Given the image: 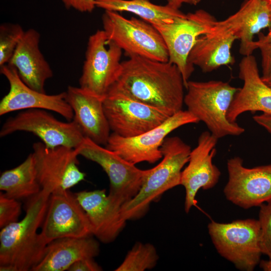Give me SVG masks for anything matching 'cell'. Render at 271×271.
<instances>
[{
	"instance_id": "obj_1",
	"label": "cell",
	"mask_w": 271,
	"mask_h": 271,
	"mask_svg": "<svg viewBox=\"0 0 271 271\" xmlns=\"http://www.w3.org/2000/svg\"><path fill=\"white\" fill-rule=\"evenodd\" d=\"M112 87L172 116L182 110L185 87L178 67L169 61L131 56L122 62Z\"/></svg>"
},
{
	"instance_id": "obj_2",
	"label": "cell",
	"mask_w": 271,
	"mask_h": 271,
	"mask_svg": "<svg viewBox=\"0 0 271 271\" xmlns=\"http://www.w3.org/2000/svg\"><path fill=\"white\" fill-rule=\"evenodd\" d=\"M51 193L42 189L29 199L26 214L0 232V270L28 271L41 261L47 244L40 233Z\"/></svg>"
},
{
	"instance_id": "obj_3",
	"label": "cell",
	"mask_w": 271,
	"mask_h": 271,
	"mask_svg": "<svg viewBox=\"0 0 271 271\" xmlns=\"http://www.w3.org/2000/svg\"><path fill=\"white\" fill-rule=\"evenodd\" d=\"M161 150L162 161L147 170L138 194L121 207V214L126 220L143 217L151 203L167 191L181 185L182 170L189 161L190 146L178 137H167Z\"/></svg>"
},
{
	"instance_id": "obj_4",
	"label": "cell",
	"mask_w": 271,
	"mask_h": 271,
	"mask_svg": "<svg viewBox=\"0 0 271 271\" xmlns=\"http://www.w3.org/2000/svg\"><path fill=\"white\" fill-rule=\"evenodd\" d=\"M184 103L199 121L203 122L216 138L239 136L245 129L237 122H231L227 114L239 88L220 80L189 81Z\"/></svg>"
},
{
	"instance_id": "obj_5",
	"label": "cell",
	"mask_w": 271,
	"mask_h": 271,
	"mask_svg": "<svg viewBox=\"0 0 271 271\" xmlns=\"http://www.w3.org/2000/svg\"><path fill=\"white\" fill-rule=\"evenodd\" d=\"M103 30L108 39L116 44L128 57L140 56L169 61L168 51L158 30L151 24L118 12L105 11L102 16Z\"/></svg>"
},
{
	"instance_id": "obj_6",
	"label": "cell",
	"mask_w": 271,
	"mask_h": 271,
	"mask_svg": "<svg viewBox=\"0 0 271 271\" xmlns=\"http://www.w3.org/2000/svg\"><path fill=\"white\" fill-rule=\"evenodd\" d=\"M209 234L218 253L241 270L252 271L260 261V228L258 220L223 223L211 221Z\"/></svg>"
},
{
	"instance_id": "obj_7",
	"label": "cell",
	"mask_w": 271,
	"mask_h": 271,
	"mask_svg": "<svg viewBox=\"0 0 271 271\" xmlns=\"http://www.w3.org/2000/svg\"><path fill=\"white\" fill-rule=\"evenodd\" d=\"M122 52L108 39L103 29L90 35L79 80V87L104 98L120 73Z\"/></svg>"
},
{
	"instance_id": "obj_8",
	"label": "cell",
	"mask_w": 271,
	"mask_h": 271,
	"mask_svg": "<svg viewBox=\"0 0 271 271\" xmlns=\"http://www.w3.org/2000/svg\"><path fill=\"white\" fill-rule=\"evenodd\" d=\"M217 21L210 13L199 9L155 27L167 46L169 61L176 65L182 75L185 88L194 70L188 62L190 53L197 39L211 32Z\"/></svg>"
},
{
	"instance_id": "obj_9",
	"label": "cell",
	"mask_w": 271,
	"mask_h": 271,
	"mask_svg": "<svg viewBox=\"0 0 271 271\" xmlns=\"http://www.w3.org/2000/svg\"><path fill=\"white\" fill-rule=\"evenodd\" d=\"M110 130L124 138L133 137L162 124L169 117L167 113L136 100L111 87L103 101Z\"/></svg>"
},
{
	"instance_id": "obj_10",
	"label": "cell",
	"mask_w": 271,
	"mask_h": 271,
	"mask_svg": "<svg viewBox=\"0 0 271 271\" xmlns=\"http://www.w3.org/2000/svg\"><path fill=\"white\" fill-rule=\"evenodd\" d=\"M16 131H26L37 136L47 147L77 148L85 137L73 120H59L48 110L30 109L23 110L7 119L1 127L0 137Z\"/></svg>"
},
{
	"instance_id": "obj_11",
	"label": "cell",
	"mask_w": 271,
	"mask_h": 271,
	"mask_svg": "<svg viewBox=\"0 0 271 271\" xmlns=\"http://www.w3.org/2000/svg\"><path fill=\"white\" fill-rule=\"evenodd\" d=\"M79 155L98 164L108 177V194L122 206L139 191L147 170H141L116 153L85 138L77 148Z\"/></svg>"
},
{
	"instance_id": "obj_12",
	"label": "cell",
	"mask_w": 271,
	"mask_h": 271,
	"mask_svg": "<svg viewBox=\"0 0 271 271\" xmlns=\"http://www.w3.org/2000/svg\"><path fill=\"white\" fill-rule=\"evenodd\" d=\"M37 178L42 189L51 194L69 190L85 179L78 167L77 148L47 147L42 142L33 145Z\"/></svg>"
},
{
	"instance_id": "obj_13",
	"label": "cell",
	"mask_w": 271,
	"mask_h": 271,
	"mask_svg": "<svg viewBox=\"0 0 271 271\" xmlns=\"http://www.w3.org/2000/svg\"><path fill=\"white\" fill-rule=\"evenodd\" d=\"M199 122L188 110H181L158 126L136 137L124 138L112 132L105 147L134 165L143 162L153 164L162 158L161 147L169 134L183 125Z\"/></svg>"
},
{
	"instance_id": "obj_14",
	"label": "cell",
	"mask_w": 271,
	"mask_h": 271,
	"mask_svg": "<svg viewBox=\"0 0 271 271\" xmlns=\"http://www.w3.org/2000/svg\"><path fill=\"white\" fill-rule=\"evenodd\" d=\"M227 169L223 192L228 201L245 209L271 201V164L246 168L236 156L227 160Z\"/></svg>"
},
{
	"instance_id": "obj_15",
	"label": "cell",
	"mask_w": 271,
	"mask_h": 271,
	"mask_svg": "<svg viewBox=\"0 0 271 271\" xmlns=\"http://www.w3.org/2000/svg\"><path fill=\"white\" fill-rule=\"evenodd\" d=\"M40 233L47 244L60 238L92 235L89 220L75 194L66 190L51 194Z\"/></svg>"
},
{
	"instance_id": "obj_16",
	"label": "cell",
	"mask_w": 271,
	"mask_h": 271,
	"mask_svg": "<svg viewBox=\"0 0 271 271\" xmlns=\"http://www.w3.org/2000/svg\"><path fill=\"white\" fill-rule=\"evenodd\" d=\"M218 140L209 131L202 132L197 146L191 151L188 165L182 172L181 185L185 189L184 209L187 213L196 205L199 190L211 189L219 181L221 172L212 162Z\"/></svg>"
},
{
	"instance_id": "obj_17",
	"label": "cell",
	"mask_w": 271,
	"mask_h": 271,
	"mask_svg": "<svg viewBox=\"0 0 271 271\" xmlns=\"http://www.w3.org/2000/svg\"><path fill=\"white\" fill-rule=\"evenodd\" d=\"M1 73L8 80L10 89L0 102V115L17 110L42 109L52 111L68 121L73 119V110L65 99V91L49 95L35 90L21 79L14 67L6 64L1 66Z\"/></svg>"
},
{
	"instance_id": "obj_18",
	"label": "cell",
	"mask_w": 271,
	"mask_h": 271,
	"mask_svg": "<svg viewBox=\"0 0 271 271\" xmlns=\"http://www.w3.org/2000/svg\"><path fill=\"white\" fill-rule=\"evenodd\" d=\"M75 195L86 213L92 235L105 243L114 241L127 221L121 214V206L105 189L82 191Z\"/></svg>"
},
{
	"instance_id": "obj_19",
	"label": "cell",
	"mask_w": 271,
	"mask_h": 271,
	"mask_svg": "<svg viewBox=\"0 0 271 271\" xmlns=\"http://www.w3.org/2000/svg\"><path fill=\"white\" fill-rule=\"evenodd\" d=\"M239 77L243 82L236 93L227 112V118L236 122L238 117L247 111H261L271 115V87L260 76L255 57L244 56L239 64Z\"/></svg>"
},
{
	"instance_id": "obj_20",
	"label": "cell",
	"mask_w": 271,
	"mask_h": 271,
	"mask_svg": "<svg viewBox=\"0 0 271 271\" xmlns=\"http://www.w3.org/2000/svg\"><path fill=\"white\" fill-rule=\"evenodd\" d=\"M104 98L80 87L69 86L65 91L66 100L73 111V120L84 137L105 146L111 130L104 110Z\"/></svg>"
},
{
	"instance_id": "obj_21",
	"label": "cell",
	"mask_w": 271,
	"mask_h": 271,
	"mask_svg": "<svg viewBox=\"0 0 271 271\" xmlns=\"http://www.w3.org/2000/svg\"><path fill=\"white\" fill-rule=\"evenodd\" d=\"M237 39L234 31L223 20L217 21L211 32L197 39L189 55V65L207 73L232 64L234 58L231 49Z\"/></svg>"
},
{
	"instance_id": "obj_22",
	"label": "cell",
	"mask_w": 271,
	"mask_h": 271,
	"mask_svg": "<svg viewBox=\"0 0 271 271\" xmlns=\"http://www.w3.org/2000/svg\"><path fill=\"white\" fill-rule=\"evenodd\" d=\"M40 35L36 30L25 31L8 64L16 68L21 79L29 87L45 92V82L53 73L40 51Z\"/></svg>"
},
{
	"instance_id": "obj_23",
	"label": "cell",
	"mask_w": 271,
	"mask_h": 271,
	"mask_svg": "<svg viewBox=\"0 0 271 271\" xmlns=\"http://www.w3.org/2000/svg\"><path fill=\"white\" fill-rule=\"evenodd\" d=\"M223 21L240 41L239 53L244 56L252 55L255 50L254 36L271 26L270 5L265 0H245L235 13Z\"/></svg>"
},
{
	"instance_id": "obj_24",
	"label": "cell",
	"mask_w": 271,
	"mask_h": 271,
	"mask_svg": "<svg viewBox=\"0 0 271 271\" xmlns=\"http://www.w3.org/2000/svg\"><path fill=\"white\" fill-rule=\"evenodd\" d=\"M99 253V243L91 236L58 239L47 244L44 256L32 271L68 270L76 261L94 258Z\"/></svg>"
},
{
	"instance_id": "obj_25",
	"label": "cell",
	"mask_w": 271,
	"mask_h": 271,
	"mask_svg": "<svg viewBox=\"0 0 271 271\" xmlns=\"http://www.w3.org/2000/svg\"><path fill=\"white\" fill-rule=\"evenodd\" d=\"M95 5L105 11L131 13L155 27L169 23L185 14L167 4L158 5L150 0H95Z\"/></svg>"
},
{
	"instance_id": "obj_26",
	"label": "cell",
	"mask_w": 271,
	"mask_h": 271,
	"mask_svg": "<svg viewBox=\"0 0 271 271\" xmlns=\"http://www.w3.org/2000/svg\"><path fill=\"white\" fill-rule=\"evenodd\" d=\"M0 190L6 196L17 200L30 199L41 191L32 153L19 166L1 174Z\"/></svg>"
},
{
	"instance_id": "obj_27",
	"label": "cell",
	"mask_w": 271,
	"mask_h": 271,
	"mask_svg": "<svg viewBox=\"0 0 271 271\" xmlns=\"http://www.w3.org/2000/svg\"><path fill=\"white\" fill-rule=\"evenodd\" d=\"M159 259L155 247L150 243L137 242L127 252L115 271H144L153 268Z\"/></svg>"
},
{
	"instance_id": "obj_28",
	"label": "cell",
	"mask_w": 271,
	"mask_h": 271,
	"mask_svg": "<svg viewBox=\"0 0 271 271\" xmlns=\"http://www.w3.org/2000/svg\"><path fill=\"white\" fill-rule=\"evenodd\" d=\"M25 31L18 24L0 26V67L8 64Z\"/></svg>"
},
{
	"instance_id": "obj_29",
	"label": "cell",
	"mask_w": 271,
	"mask_h": 271,
	"mask_svg": "<svg viewBox=\"0 0 271 271\" xmlns=\"http://www.w3.org/2000/svg\"><path fill=\"white\" fill-rule=\"evenodd\" d=\"M259 207L258 220L260 228V249L262 254L271 259V201Z\"/></svg>"
},
{
	"instance_id": "obj_30",
	"label": "cell",
	"mask_w": 271,
	"mask_h": 271,
	"mask_svg": "<svg viewBox=\"0 0 271 271\" xmlns=\"http://www.w3.org/2000/svg\"><path fill=\"white\" fill-rule=\"evenodd\" d=\"M21 212V204L16 199L0 193V227L18 221Z\"/></svg>"
},
{
	"instance_id": "obj_31",
	"label": "cell",
	"mask_w": 271,
	"mask_h": 271,
	"mask_svg": "<svg viewBox=\"0 0 271 271\" xmlns=\"http://www.w3.org/2000/svg\"><path fill=\"white\" fill-rule=\"evenodd\" d=\"M66 8L81 13H91L96 7L95 0H61Z\"/></svg>"
},
{
	"instance_id": "obj_32",
	"label": "cell",
	"mask_w": 271,
	"mask_h": 271,
	"mask_svg": "<svg viewBox=\"0 0 271 271\" xmlns=\"http://www.w3.org/2000/svg\"><path fill=\"white\" fill-rule=\"evenodd\" d=\"M102 268L94 260L93 258L81 259L72 264L69 271H100Z\"/></svg>"
},
{
	"instance_id": "obj_33",
	"label": "cell",
	"mask_w": 271,
	"mask_h": 271,
	"mask_svg": "<svg viewBox=\"0 0 271 271\" xmlns=\"http://www.w3.org/2000/svg\"><path fill=\"white\" fill-rule=\"evenodd\" d=\"M261 55L262 77L271 74V42L259 46Z\"/></svg>"
},
{
	"instance_id": "obj_34",
	"label": "cell",
	"mask_w": 271,
	"mask_h": 271,
	"mask_svg": "<svg viewBox=\"0 0 271 271\" xmlns=\"http://www.w3.org/2000/svg\"><path fill=\"white\" fill-rule=\"evenodd\" d=\"M253 119L271 134V115L262 113L253 116Z\"/></svg>"
},
{
	"instance_id": "obj_35",
	"label": "cell",
	"mask_w": 271,
	"mask_h": 271,
	"mask_svg": "<svg viewBox=\"0 0 271 271\" xmlns=\"http://www.w3.org/2000/svg\"><path fill=\"white\" fill-rule=\"evenodd\" d=\"M167 5L175 9L179 10L182 6L185 4L192 6L199 4L201 0H167Z\"/></svg>"
},
{
	"instance_id": "obj_36",
	"label": "cell",
	"mask_w": 271,
	"mask_h": 271,
	"mask_svg": "<svg viewBox=\"0 0 271 271\" xmlns=\"http://www.w3.org/2000/svg\"><path fill=\"white\" fill-rule=\"evenodd\" d=\"M270 22H271V5H270ZM266 35L261 33L258 36V39L254 41L253 46L255 49H258L261 45L271 42V26Z\"/></svg>"
},
{
	"instance_id": "obj_37",
	"label": "cell",
	"mask_w": 271,
	"mask_h": 271,
	"mask_svg": "<svg viewBox=\"0 0 271 271\" xmlns=\"http://www.w3.org/2000/svg\"><path fill=\"white\" fill-rule=\"evenodd\" d=\"M260 267L264 271H271V259L261 260L259 263Z\"/></svg>"
},
{
	"instance_id": "obj_38",
	"label": "cell",
	"mask_w": 271,
	"mask_h": 271,
	"mask_svg": "<svg viewBox=\"0 0 271 271\" xmlns=\"http://www.w3.org/2000/svg\"><path fill=\"white\" fill-rule=\"evenodd\" d=\"M262 81L268 86L271 87V74L269 75L264 76L261 77Z\"/></svg>"
},
{
	"instance_id": "obj_39",
	"label": "cell",
	"mask_w": 271,
	"mask_h": 271,
	"mask_svg": "<svg viewBox=\"0 0 271 271\" xmlns=\"http://www.w3.org/2000/svg\"><path fill=\"white\" fill-rule=\"evenodd\" d=\"M265 1L271 5V0H265Z\"/></svg>"
}]
</instances>
